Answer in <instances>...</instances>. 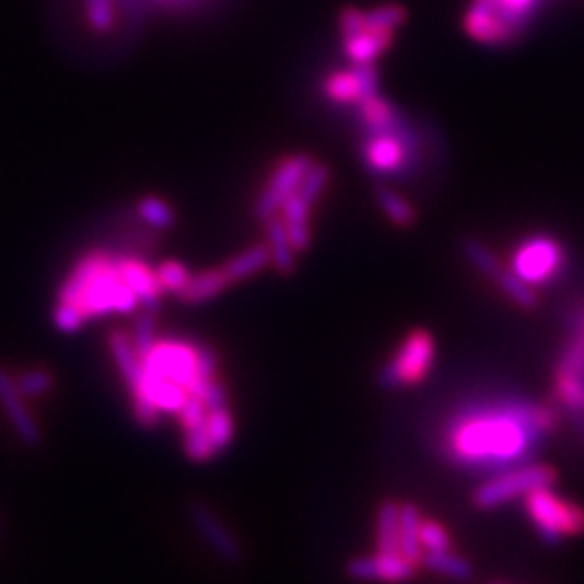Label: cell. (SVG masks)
Returning <instances> with one entry per match:
<instances>
[{
  "instance_id": "obj_35",
  "label": "cell",
  "mask_w": 584,
  "mask_h": 584,
  "mask_svg": "<svg viewBox=\"0 0 584 584\" xmlns=\"http://www.w3.org/2000/svg\"><path fill=\"white\" fill-rule=\"evenodd\" d=\"M156 278H159V284L165 294H174L178 296L180 292L185 291V287L189 284L191 280V271L185 262L180 260H163L156 269Z\"/></svg>"
},
{
  "instance_id": "obj_28",
  "label": "cell",
  "mask_w": 584,
  "mask_h": 584,
  "mask_svg": "<svg viewBox=\"0 0 584 584\" xmlns=\"http://www.w3.org/2000/svg\"><path fill=\"white\" fill-rule=\"evenodd\" d=\"M400 504L386 498L377 506V552H398Z\"/></svg>"
},
{
  "instance_id": "obj_11",
  "label": "cell",
  "mask_w": 584,
  "mask_h": 584,
  "mask_svg": "<svg viewBox=\"0 0 584 584\" xmlns=\"http://www.w3.org/2000/svg\"><path fill=\"white\" fill-rule=\"evenodd\" d=\"M143 366L152 375L191 389L197 377V344L183 340H159L152 353L143 360Z\"/></svg>"
},
{
  "instance_id": "obj_34",
  "label": "cell",
  "mask_w": 584,
  "mask_h": 584,
  "mask_svg": "<svg viewBox=\"0 0 584 584\" xmlns=\"http://www.w3.org/2000/svg\"><path fill=\"white\" fill-rule=\"evenodd\" d=\"M185 455L194 464H208L219 455L217 448L212 446L210 437H208L206 422L185 429Z\"/></svg>"
},
{
  "instance_id": "obj_8",
  "label": "cell",
  "mask_w": 584,
  "mask_h": 584,
  "mask_svg": "<svg viewBox=\"0 0 584 584\" xmlns=\"http://www.w3.org/2000/svg\"><path fill=\"white\" fill-rule=\"evenodd\" d=\"M554 483H557V470L552 466L546 464L519 466L477 487L472 493V502L479 509H493L519 495H526L537 487L554 486Z\"/></svg>"
},
{
  "instance_id": "obj_9",
  "label": "cell",
  "mask_w": 584,
  "mask_h": 584,
  "mask_svg": "<svg viewBox=\"0 0 584 584\" xmlns=\"http://www.w3.org/2000/svg\"><path fill=\"white\" fill-rule=\"evenodd\" d=\"M314 159L307 152H292V154L282 156L273 165L271 174L267 176L265 187L260 189V194L254 201V217L265 223L269 217L278 214L282 203L299 189Z\"/></svg>"
},
{
  "instance_id": "obj_13",
  "label": "cell",
  "mask_w": 584,
  "mask_h": 584,
  "mask_svg": "<svg viewBox=\"0 0 584 584\" xmlns=\"http://www.w3.org/2000/svg\"><path fill=\"white\" fill-rule=\"evenodd\" d=\"M344 572L358 583H407L416 576V565L400 552H377L351 559Z\"/></svg>"
},
{
  "instance_id": "obj_36",
  "label": "cell",
  "mask_w": 584,
  "mask_h": 584,
  "mask_svg": "<svg viewBox=\"0 0 584 584\" xmlns=\"http://www.w3.org/2000/svg\"><path fill=\"white\" fill-rule=\"evenodd\" d=\"M85 17L97 35H106L117 24V9L113 0H85Z\"/></svg>"
},
{
  "instance_id": "obj_40",
  "label": "cell",
  "mask_w": 584,
  "mask_h": 584,
  "mask_svg": "<svg viewBox=\"0 0 584 584\" xmlns=\"http://www.w3.org/2000/svg\"><path fill=\"white\" fill-rule=\"evenodd\" d=\"M420 544H422L424 552L451 550V535L435 519H422V524H420Z\"/></svg>"
},
{
  "instance_id": "obj_18",
  "label": "cell",
  "mask_w": 584,
  "mask_h": 584,
  "mask_svg": "<svg viewBox=\"0 0 584 584\" xmlns=\"http://www.w3.org/2000/svg\"><path fill=\"white\" fill-rule=\"evenodd\" d=\"M312 210L314 206H309L294 191L278 212L284 221V227L289 232V238L296 254H305L312 247Z\"/></svg>"
},
{
  "instance_id": "obj_22",
  "label": "cell",
  "mask_w": 584,
  "mask_h": 584,
  "mask_svg": "<svg viewBox=\"0 0 584 584\" xmlns=\"http://www.w3.org/2000/svg\"><path fill=\"white\" fill-rule=\"evenodd\" d=\"M323 94L334 104H358L362 97H366V90L362 83V77L358 68L351 70H334L323 81Z\"/></svg>"
},
{
  "instance_id": "obj_25",
  "label": "cell",
  "mask_w": 584,
  "mask_h": 584,
  "mask_svg": "<svg viewBox=\"0 0 584 584\" xmlns=\"http://www.w3.org/2000/svg\"><path fill=\"white\" fill-rule=\"evenodd\" d=\"M355 106H358L362 126L369 132H384V130H389L398 121V115H396L392 102L382 96V94L362 97Z\"/></svg>"
},
{
  "instance_id": "obj_23",
  "label": "cell",
  "mask_w": 584,
  "mask_h": 584,
  "mask_svg": "<svg viewBox=\"0 0 584 584\" xmlns=\"http://www.w3.org/2000/svg\"><path fill=\"white\" fill-rule=\"evenodd\" d=\"M420 511L416 504L405 502L400 504V519H398V552L411 561L413 565H420L424 548L420 544Z\"/></svg>"
},
{
  "instance_id": "obj_17",
  "label": "cell",
  "mask_w": 584,
  "mask_h": 584,
  "mask_svg": "<svg viewBox=\"0 0 584 584\" xmlns=\"http://www.w3.org/2000/svg\"><path fill=\"white\" fill-rule=\"evenodd\" d=\"M394 35L396 33H392V31H375V28H366L364 26L360 33L342 37L344 57L353 66L375 63L394 44Z\"/></svg>"
},
{
  "instance_id": "obj_24",
  "label": "cell",
  "mask_w": 584,
  "mask_h": 584,
  "mask_svg": "<svg viewBox=\"0 0 584 584\" xmlns=\"http://www.w3.org/2000/svg\"><path fill=\"white\" fill-rule=\"evenodd\" d=\"M137 217L152 230H172L176 225V210L174 206L156 194L141 195L135 203Z\"/></svg>"
},
{
  "instance_id": "obj_12",
  "label": "cell",
  "mask_w": 584,
  "mask_h": 584,
  "mask_svg": "<svg viewBox=\"0 0 584 584\" xmlns=\"http://www.w3.org/2000/svg\"><path fill=\"white\" fill-rule=\"evenodd\" d=\"M189 519L195 533L206 541V546L227 565H238L243 561V548L227 524L203 502L189 504Z\"/></svg>"
},
{
  "instance_id": "obj_42",
  "label": "cell",
  "mask_w": 584,
  "mask_h": 584,
  "mask_svg": "<svg viewBox=\"0 0 584 584\" xmlns=\"http://www.w3.org/2000/svg\"><path fill=\"white\" fill-rule=\"evenodd\" d=\"M199 398L203 400V405H206L208 411H217V409H227L230 407L227 389H225V386L219 379L210 382L206 388L201 389Z\"/></svg>"
},
{
  "instance_id": "obj_15",
  "label": "cell",
  "mask_w": 584,
  "mask_h": 584,
  "mask_svg": "<svg viewBox=\"0 0 584 584\" xmlns=\"http://www.w3.org/2000/svg\"><path fill=\"white\" fill-rule=\"evenodd\" d=\"M115 269L119 271V276L128 284V289L135 292V296L139 299L141 309L159 312L165 292L159 284L156 271L148 262H143L141 258H135V256H119V258H115Z\"/></svg>"
},
{
  "instance_id": "obj_26",
  "label": "cell",
  "mask_w": 584,
  "mask_h": 584,
  "mask_svg": "<svg viewBox=\"0 0 584 584\" xmlns=\"http://www.w3.org/2000/svg\"><path fill=\"white\" fill-rule=\"evenodd\" d=\"M375 197H377L379 210L386 214V219L392 225L407 230L416 223V208L388 185H379L375 191Z\"/></svg>"
},
{
  "instance_id": "obj_7",
  "label": "cell",
  "mask_w": 584,
  "mask_h": 584,
  "mask_svg": "<svg viewBox=\"0 0 584 584\" xmlns=\"http://www.w3.org/2000/svg\"><path fill=\"white\" fill-rule=\"evenodd\" d=\"M565 249L550 234H533L524 238L511 258V269L530 287H544L565 267Z\"/></svg>"
},
{
  "instance_id": "obj_30",
  "label": "cell",
  "mask_w": 584,
  "mask_h": 584,
  "mask_svg": "<svg viewBox=\"0 0 584 584\" xmlns=\"http://www.w3.org/2000/svg\"><path fill=\"white\" fill-rule=\"evenodd\" d=\"M493 282L498 284V289L504 292L513 303H517L524 309H535L539 305V296L530 284H526L522 278H517L513 271L509 269H500L498 276L493 278Z\"/></svg>"
},
{
  "instance_id": "obj_41",
  "label": "cell",
  "mask_w": 584,
  "mask_h": 584,
  "mask_svg": "<svg viewBox=\"0 0 584 584\" xmlns=\"http://www.w3.org/2000/svg\"><path fill=\"white\" fill-rule=\"evenodd\" d=\"M206 416H208V409H206L203 400H201L199 396H195V394H189L185 407H183L180 413H178L183 429H189V427L206 422Z\"/></svg>"
},
{
  "instance_id": "obj_33",
  "label": "cell",
  "mask_w": 584,
  "mask_h": 584,
  "mask_svg": "<svg viewBox=\"0 0 584 584\" xmlns=\"http://www.w3.org/2000/svg\"><path fill=\"white\" fill-rule=\"evenodd\" d=\"M331 183V170L327 163H320V161H314L312 167L307 170V174L303 176L296 195L301 199H305L309 206H316V201L323 197L325 189L329 187Z\"/></svg>"
},
{
  "instance_id": "obj_38",
  "label": "cell",
  "mask_w": 584,
  "mask_h": 584,
  "mask_svg": "<svg viewBox=\"0 0 584 584\" xmlns=\"http://www.w3.org/2000/svg\"><path fill=\"white\" fill-rule=\"evenodd\" d=\"M464 254L466 258L472 262L475 269H479L487 278H495L498 271L502 269V265L498 262V258L493 256V252L486 247L481 241H475V238H466L464 241Z\"/></svg>"
},
{
  "instance_id": "obj_2",
  "label": "cell",
  "mask_w": 584,
  "mask_h": 584,
  "mask_svg": "<svg viewBox=\"0 0 584 584\" xmlns=\"http://www.w3.org/2000/svg\"><path fill=\"white\" fill-rule=\"evenodd\" d=\"M57 303L77 307L90 323L110 314H132L139 299L115 269V258L102 249L85 252L59 287Z\"/></svg>"
},
{
  "instance_id": "obj_32",
  "label": "cell",
  "mask_w": 584,
  "mask_h": 584,
  "mask_svg": "<svg viewBox=\"0 0 584 584\" xmlns=\"http://www.w3.org/2000/svg\"><path fill=\"white\" fill-rule=\"evenodd\" d=\"M409 13L402 4L398 2H384L373 7L371 11H364V26L375 28V31H392L396 33L405 22Z\"/></svg>"
},
{
  "instance_id": "obj_31",
  "label": "cell",
  "mask_w": 584,
  "mask_h": 584,
  "mask_svg": "<svg viewBox=\"0 0 584 584\" xmlns=\"http://www.w3.org/2000/svg\"><path fill=\"white\" fill-rule=\"evenodd\" d=\"M206 431H208V437H210L212 446L217 448V453L227 451L230 444L234 442V435H236V424H234V416H232L230 407L208 411Z\"/></svg>"
},
{
  "instance_id": "obj_3",
  "label": "cell",
  "mask_w": 584,
  "mask_h": 584,
  "mask_svg": "<svg viewBox=\"0 0 584 584\" xmlns=\"http://www.w3.org/2000/svg\"><path fill=\"white\" fill-rule=\"evenodd\" d=\"M541 0H472L466 13V31L486 46L513 44L530 24Z\"/></svg>"
},
{
  "instance_id": "obj_10",
  "label": "cell",
  "mask_w": 584,
  "mask_h": 584,
  "mask_svg": "<svg viewBox=\"0 0 584 584\" xmlns=\"http://www.w3.org/2000/svg\"><path fill=\"white\" fill-rule=\"evenodd\" d=\"M411 130L398 119L389 130L369 132L362 148V161L375 176H394L411 163Z\"/></svg>"
},
{
  "instance_id": "obj_39",
  "label": "cell",
  "mask_w": 584,
  "mask_h": 584,
  "mask_svg": "<svg viewBox=\"0 0 584 584\" xmlns=\"http://www.w3.org/2000/svg\"><path fill=\"white\" fill-rule=\"evenodd\" d=\"M217 373H219V355H217V351L206 347V344L197 347V377H195V384L189 389V394L199 396L201 389L217 379Z\"/></svg>"
},
{
  "instance_id": "obj_19",
  "label": "cell",
  "mask_w": 584,
  "mask_h": 584,
  "mask_svg": "<svg viewBox=\"0 0 584 584\" xmlns=\"http://www.w3.org/2000/svg\"><path fill=\"white\" fill-rule=\"evenodd\" d=\"M221 269H223L230 287L243 284V282L260 276L262 271L271 269V252H269V245L267 243L249 245L247 249H243L236 256H232Z\"/></svg>"
},
{
  "instance_id": "obj_16",
  "label": "cell",
  "mask_w": 584,
  "mask_h": 584,
  "mask_svg": "<svg viewBox=\"0 0 584 584\" xmlns=\"http://www.w3.org/2000/svg\"><path fill=\"white\" fill-rule=\"evenodd\" d=\"M106 347L126 388L128 392H135L143 379V360L137 353L130 334L126 329H113L106 338Z\"/></svg>"
},
{
  "instance_id": "obj_5",
  "label": "cell",
  "mask_w": 584,
  "mask_h": 584,
  "mask_svg": "<svg viewBox=\"0 0 584 584\" xmlns=\"http://www.w3.org/2000/svg\"><path fill=\"white\" fill-rule=\"evenodd\" d=\"M526 511L546 544L557 546L565 535H583L584 506L561 498L552 486L537 487L524 495Z\"/></svg>"
},
{
  "instance_id": "obj_14",
  "label": "cell",
  "mask_w": 584,
  "mask_h": 584,
  "mask_svg": "<svg viewBox=\"0 0 584 584\" xmlns=\"http://www.w3.org/2000/svg\"><path fill=\"white\" fill-rule=\"evenodd\" d=\"M0 409L22 444L31 448L42 446L44 433L26 407V398L20 394L15 379L4 369H0Z\"/></svg>"
},
{
  "instance_id": "obj_27",
  "label": "cell",
  "mask_w": 584,
  "mask_h": 584,
  "mask_svg": "<svg viewBox=\"0 0 584 584\" xmlns=\"http://www.w3.org/2000/svg\"><path fill=\"white\" fill-rule=\"evenodd\" d=\"M420 565H424L427 570L455 579V581H470L475 576V570L470 565V561H466L464 557L451 552V550H442V552H424Z\"/></svg>"
},
{
  "instance_id": "obj_1",
  "label": "cell",
  "mask_w": 584,
  "mask_h": 584,
  "mask_svg": "<svg viewBox=\"0 0 584 584\" xmlns=\"http://www.w3.org/2000/svg\"><path fill=\"white\" fill-rule=\"evenodd\" d=\"M557 424V411L548 405L524 400L470 405L444 427L442 448L446 459L462 468H502L530 457Z\"/></svg>"
},
{
  "instance_id": "obj_4",
  "label": "cell",
  "mask_w": 584,
  "mask_h": 584,
  "mask_svg": "<svg viewBox=\"0 0 584 584\" xmlns=\"http://www.w3.org/2000/svg\"><path fill=\"white\" fill-rule=\"evenodd\" d=\"M568 344L557 362L554 396L584 437V301L572 314Z\"/></svg>"
},
{
  "instance_id": "obj_20",
  "label": "cell",
  "mask_w": 584,
  "mask_h": 584,
  "mask_svg": "<svg viewBox=\"0 0 584 584\" xmlns=\"http://www.w3.org/2000/svg\"><path fill=\"white\" fill-rule=\"evenodd\" d=\"M265 243L269 245L271 252V267L276 273L291 278L296 271V249L292 247L289 232L284 227V221L280 214H273L265 221Z\"/></svg>"
},
{
  "instance_id": "obj_29",
  "label": "cell",
  "mask_w": 584,
  "mask_h": 584,
  "mask_svg": "<svg viewBox=\"0 0 584 584\" xmlns=\"http://www.w3.org/2000/svg\"><path fill=\"white\" fill-rule=\"evenodd\" d=\"M156 331H159L156 312L143 309L141 314L135 316L132 327H130L128 334H130V340H132L137 353L141 355V360H145L152 353V349L156 347V342H159V334Z\"/></svg>"
},
{
  "instance_id": "obj_6",
  "label": "cell",
  "mask_w": 584,
  "mask_h": 584,
  "mask_svg": "<svg viewBox=\"0 0 584 584\" xmlns=\"http://www.w3.org/2000/svg\"><path fill=\"white\" fill-rule=\"evenodd\" d=\"M435 340L427 329H413L407 334L398 351L382 366L377 384L384 389L402 388L420 384L433 364Z\"/></svg>"
},
{
  "instance_id": "obj_37",
  "label": "cell",
  "mask_w": 584,
  "mask_h": 584,
  "mask_svg": "<svg viewBox=\"0 0 584 584\" xmlns=\"http://www.w3.org/2000/svg\"><path fill=\"white\" fill-rule=\"evenodd\" d=\"M15 379V386L20 389V394L28 400V398H39L46 396L50 389L55 388V379L52 373L46 369H31L20 373Z\"/></svg>"
},
{
  "instance_id": "obj_21",
  "label": "cell",
  "mask_w": 584,
  "mask_h": 584,
  "mask_svg": "<svg viewBox=\"0 0 584 584\" xmlns=\"http://www.w3.org/2000/svg\"><path fill=\"white\" fill-rule=\"evenodd\" d=\"M227 289H230V282H227L221 267L219 269H206L197 276H191L189 284L176 299L185 305H203V303H210L217 296H221Z\"/></svg>"
}]
</instances>
